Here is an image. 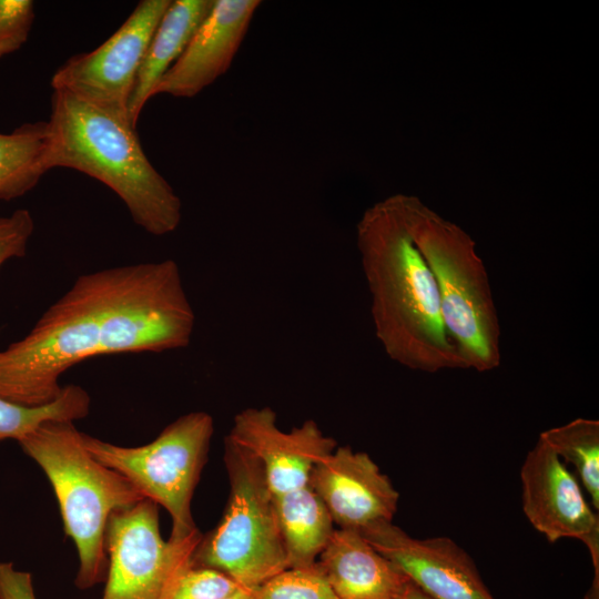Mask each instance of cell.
I'll return each instance as SVG.
<instances>
[{
    "instance_id": "6da1fadb",
    "label": "cell",
    "mask_w": 599,
    "mask_h": 599,
    "mask_svg": "<svg viewBox=\"0 0 599 599\" xmlns=\"http://www.w3.org/2000/svg\"><path fill=\"white\" fill-rule=\"evenodd\" d=\"M195 314L173 260L80 275L21 339L0 351V397L38 407L60 395L61 375L101 355L186 347Z\"/></svg>"
},
{
    "instance_id": "7a4b0ae2",
    "label": "cell",
    "mask_w": 599,
    "mask_h": 599,
    "mask_svg": "<svg viewBox=\"0 0 599 599\" xmlns=\"http://www.w3.org/2000/svg\"><path fill=\"white\" fill-rule=\"evenodd\" d=\"M356 243L375 336L388 358L429 374L465 369L445 328L435 280L406 230L395 194L364 211Z\"/></svg>"
},
{
    "instance_id": "3957f363",
    "label": "cell",
    "mask_w": 599,
    "mask_h": 599,
    "mask_svg": "<svg viewBox=\"0 0 599 599\" xmlns=\"http://www.w3.org/2000/svg\"><path fill=\"white\" fill-rule=\"evenodd\" d=\"M48 123V171L67 167L111 189L145 232L163 236L182 219V202L144 153L131 122L73 94L53 90Z\"/></svg>"
},
{
    "instance_id": "277c9868",
    "label": "cell",
    "mask_w": 599,
    "mask_h": 599,
    "mask_svg": "<svg viewBox=\"0 0 599 599\" xmlns=\"http://www.w3.org/2000/svg\"><path fill=\"white\" fill-rule=\"evenodd\" d=\"M395 199L406 230L435 280L441 317L465 369L500 365V323L490 281L471 236L417 196Z\"/></svg>"
},
{
    "instance_id": "5b68a950",
    "label": "cell",
    "mask_w": 599,
    "mask_h": 599,
    "mask_svg": "<svg viewBox=\"0 0 599 599\" xmlns=\"http://www.w3.org/2000/svg\"><path fill=\"white\" fill-rule=\"evenodd\" d=\"M73 423L45 422L18 443L51 483L65 535L79 555L75 585L87 589L108 573L105 530L111 514L145 497L125 477L90 455Z\"/></svg>"
},
{
    "instance_id": "8992f818",
    "label": "cell",
    "mask_w": 599,
    "mask_h": 599,
    "mask_svg": "<svg viewBox=\"0 0 599 599\" xmlns=\"http://www.w3.org/2000/svg\"><path fill=\"white\" fill-rule=\"evenodd\" d=\"M224 463L227 505L219 525L202 536L192 564L216 569L254 590L288 568L287 555L260 461L225 438Z\"/></svg>"
},
{
    "instance_id": "52a82bcc",
    "label": "cell",
    "mask_w": 599,
    "mask_h": 599,
    "mask_svg": "<svg viewBox=\"0 0 599 599\" xmlns=\"http://www.w3.org/2000/svg\"><path fill=\"white\" fill-rule=\"evenodd\" d=\"M213 432L210 414L192 412L176 418L143 446H118L84 433L82 443L93 458L167 510L172 519L170 539L180 541L199 532L191 501Z\"/></svg>"
},
{
    "instance_id": "ba28073f",
    "label": "cell",
    "mask_w": 599,
    "mask_h": 599,
    "mask_svg": "<svg viewBox=\"0 0 599 599\" xmlns=\"http://www.w3.org/2000/svg\"><path fill=\"white\" fill-rule=\"evenodd\" d=\"M202 538L163 540L159 506L144 498L113 511L105 530L106 583L102 599H170L183 572L192 566Z\"/></svg>"
},
{
    "instance_id": "9c48e42d",
    "label": "cell",
    "mask_w": 599,
    "mask_h": 599,
    "mask_svg": "<svg viewBox=\"0 0 599 599\" xmlns=\"http://www.w3.org/2000/svg\"><path fill=\"white\" fill-rule=\"evenodd\" d=\"M170 3L171 0H141L101 45L60 65L52 75V89L67 91L130 121L129 103L136 74Z\"/></svg>"
},
{
    "instance_id": "30bf717a",
    "label": "cell",
    "mask_w": 599,
    "mask_h": 599,
    "mask_svg": "<svg viewBox=\"0 0 599 599\" xmlns=\"http://www.w3.org/2000/svg\"><path fill=\"white\" fill-rule=\"evenodd\" d=\"M225 438L260 461L273 496L307 486L313 468L337 447L312 419L282 430L267 406L238 412Z\"/></svg>"
},
{
    "instance_id": "8fae6325",
    "label": "cell",
    "mask_w": 599,
    "mask_h": 599,
    "mask_svg": "<svg viewBox=\"0 0 599 599\" xmlns=\"http://www.w3.org/2000/svg\"><path fill=\"white\" fill-rule=\"evenodd\" d=\"M359 532L433 599H495L471 557L447 537L414 538L392 521Z\"/></svg>"
},
{
    "instance_id": "7c38bea8",
    "label": "cell",
    "mask_w": 599,
    "mask_h": 599,
    "mask_svg": "<svg viewBox=\"0 0 599 599\" xmlns=\"http://www.w3.org/2000/svg\"><path fill=\"white\" fill-rule=\"evenodd\" d=\"M522 510L550 542L577 538L599 547V516L588 505L573 474L542 439L527 454L520 470Z\"/></svg>"
},
{
    "instance_id": "4fadbf2b",
    "label": "cell",
    "mask_w": 599,
    "mask_h": 599,
    "mask_svg": "<svg viewBox=\"0 0 599 599\" xmlns=\"http://www.w3.org/2000/svg\"><path fill=\"white\" fill-rule=\"evenodd\" d=\"M338 528L362 530L392 521L399 493L364 451L336 447L312 470L309 483Z\"/></svg>"
},
{
    "instance_id": "5bb4252c",
    "label": "cell",
    "mask_w": 599,
    "mask_h": 599,
    "mask_svg": "<svg viewBox=\"0 0 599 599\" xmlns=\"http://www.w3.org/2000/svg\"><path fill=\"white\" fill-rule=\"evenodd\" d=\"M260 0H214L207 17L189 44L152 91L193 98L231 67L261 6Z\"/></svg>"
},
{
    "instance_id": "9a60e30c",
    "label": "cell",
    "mask_w": 599,
    "mask_h": 599,
    "mask_svg": "<svg viewBox=\"0 0 599 599\" xmlns=\"http://www.w3.org/2000/svg\"><path fill=\"white\" fill-rule=\"evenodd\" d=\"M316 562L339 599H396L409 582L357 530L334 529Z\"/></svg>"
},
{
    "instance_id": "2e32d148",
    "label": "cell",
    "mask_w": 599,
    "mask_h": 599,
    "mask_svg": "<svg viewBox=\"0 0 599 599\" xmlns=\"http://www.w3.org/2000/svg\"><path fill=\"white\" fill-rule=\"evenodd\" d=\"M214 0H171L143 57L129 103V119L136 128L161 77L182 54L212 10Z\"/></svg>"
},
{
    "instance_id": "e0dca14e",
    "label": "cell",
    "mask_w": 599,
    "mask_h": 599,
    "mask_svg": "<svg viewBox=\"0 0 599 599\" xmlns=\"http://www.w3.org/2000/svg\"><path fill=\"white\" fill-rule=\"evenodd\" d=\"M273 500L288 568L315 565L335 529L325 505L309 485Z\"/></svg>"
},
{
    "instance_id": "ac0fdd59",
    "label": "cell",
    "mask_w": 599,
    "mask_h": 599,
    "mask_svg": "<svg viewBox=\"0 0 599 599\" xmlns=\"http://www.w3.org/2000/svg\"><path fill=\"white\" fill-rule=\"evenodd\" d=\"M47 121L27 122L11 133H0V201L31 191L48 172Z\"/></svg>"
},
{
    "instance_id": "d6986e66",
    "label": "cell",
    "mask_w": 599,
    "mask_h": 599,
    "mask_svg": "<svg viewBox=\"0 0 599 599\" xmlns=\"http://www.w3.org/2000/svg\"><path fill=\"white\" fill-rule=\"evenodd\" d=\"M559 458L571 464L587 490L592 506L599 509V422L576 418L540 433Z\"/></svg>"
},
{
    "instance_id": "ffe728a7",
    "label": "cell",
    "mask_w": 599,
    "mask_h": 599,
    "mask_svg": "<svg viewBox=\"0 0 599 599\" xmlns=\"http://www.w3.org/2000/svg\"><path fill=\"white\" fill-rule=\"evenodd\" d=\"M88 392L78 385L63 386L53 402L38 407H28L0 397V441L13 438L17 441L35 430L45 422H74L90 412Z\"/></svg>"
},
{
    "instance_id": "44dd1931",
    "label": "cell",
    "mask_w": 599,
    "mask_h": 599,
    "mask_svg": "<svg viewBox=\"0 0 599 599\" xmlns=\"http://www.w3.org/2000/svg\"><path fill=\"white\" fill-rule=\"evenodd\" d=\"M253 599H339L317 562L286 568L252 590Z\"/></svg>"
},
{
    "instance_id": "7402d4cb",
    "label": "cell",
    "mask_w": 599,
    "mask_h": 599,
    "mask_svg": "<svg viewBox=\"0 0 599 599\" xmlns=\"http://www.w3.org/2000/svg\"><path fill=\"white\" fill-rule=\"evenodd\" d=\"M241 588L216 569L192 565L180 577L170 599H224Z\"/></svg>"
},
{
    "instance_id": "603a6c76",
    "label": "cell",
    "mask_w": 599,
    "mask_h": 599,
    "mask_svg": "<svg viewBox=\"0 0 599 599\" xmlns=\"http://www.w3.org/2000/svg\"><path fill=\"white\" fill-rule=\"evenodd\" d=\"M33 20V1L0 0V58L16 52L26 43Z\"/></svg>"
},
{
    "instance_id": "cb8c5ba5",
    "label": "cell",
    "mask_w": 599,
    "mask_h": 599,
    "mask_svg": "<svg viewBox=\"0 0 599 599\" xmlns=\"http://www.w3.org/2000/svg\"><path fill=\"white\" fill-rule=\"evenodd\" d=\"M33 231L34 221L27 209L16 210L8 216L0 215V266L8 260L26 255Z\"/></svg>"
},
{
    "instance_id": "d4e9b609",
    "label": "cell",
    "mask_w": 599,
    "mask_h": 599,
    "mask_svg": "<svg viewBox=\"0 0 599 599\" xmlns=\"http://www.w3.org/2000/svg\"><path fill=\"white\" fill-rule=\"evenodd\" d=\"M0 599H37L32 576L12 562H0Z\"/></svg>"
},
{
    "instance_id": "484cf974",
    "label": "cell",
    "mask_w": 599,
    "mask_h": 599,
    "mask_svg": "<svg viewBox=\"0 0 599 599\" xmlns=\"http://www.w3.org/2000/svg\"><path fill=\"white\" fill-rule=\"evenodd\" d=\"M396 599H433L410 580Z\"/></svg>"
},
{
    "instance_id": "4316f807",
    "label": "cell",
    "mask_w": 599,
    "mask_h": 599,
    "mask_svg": "<svg viewBox=\"0 0 599 599\" xmlns=\"http://www.w3.org/2000/svg\"><path fill=\"white\" fill-rule=\"evenodd\" d=\"M224 599H253L252 590L241 588L240 590L235 591L234 593Z\"/></svg>"
}]
</instances>
